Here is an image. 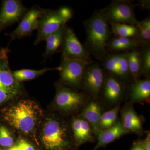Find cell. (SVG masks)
Segmentation results:
<instances>
[{
    "instance_id": "33",
    "label": "cell",
    "mask_w": 150,
    "mask_h": 150,
    "mask_svg": "<svg viewBox=\"0 0 150 150\" xmlns=\"http://www.w3.org/2000/svg\"><path fill=\"white\" fill-rule=\"evenodd\" d=\"M144 141L145 150H150V134L148 132L146 137Z\"/></svg>"
},
{
    "instance_id": "22",
    "label": "cell",
    "mask_w": 150,
    "mask_h": 150,
    "mask_svg": "<svg viewBox=\"0 0 150 150\" xmlns=\"http://www.w3.org/2000/svg\"><path fill=\"white\" fill-rule=\"evenodd\" d=\"M109 24L111 26L112 33H114L115 36L137 39L138 35L137 26L120 23H109Z\"/></svg>"
},
{
    "instance_id": "25",
    "label": "cell",
    "mask_w": 150,
    "mask_h": 150,
    "mask_svg": "<svg viewBox=\"0 0 150 150\" xmlns=\"http://www.w3.org/2000/svg\"><path fill=\"white\" fill-rule=\"evenodd\" d=\"M138 30V35L137 39L143 45L150 43V18L149 17L138 21L136 25Z\"/></svg>"
},
{
    "instance_id": "19",
    "label": "cell",
    "mask_w": 150,
    "mask_h": 150,
    "mask_svg": "<svg viewBox=\"0 0 150 150\" xmlns=\"http://www.w3.org/2000/svg\"><path fill=\"white\" fill-rule=\"evenodd\" d=\"M66 25L62 26L56 32L48 35L45 38L44 40L46 42V51L43 55L44 57H48L61 51Z\"/></svg>"
},
{
    "instance_id": "8",
    "label": "cell",
    "mask_w": 150,
    "mask_h": 150,
    "mask_svg": "<svg viewBox=\"0 0 150 150\" xmlns=\"http://www.w3.org/2000/svg\"><path fill=\"white\" fill-rule=\"evenodd\" d=\"M61 51L62 58L91 61L90 54L80 42L73 30L67 25Z\"/></svg>"
},
{
    "instance_id": "32",
    "label": "cell",
    "mask_w": 150,
    "mask_h": 150,
    "mask_svg": "<svg viewBox=\"0 0 150 150\" xmlns=\"http://www.w3.org/2000/svg\"><path fill=\"white\" fill-rule=\"evenodd\" d=\"M130 150H145L144 140H138L134 142Z\"/></svg>"
},
{
    "instance_id": "6",
    "label": "cell",
    "mask_w": 150,
    "mask_h": 150,
    "mask_svg": "<svg viewBox=\"0 0 150 150\" xmlns=\"http://www.w3.org/2000/svg\"><path fill=\"white\" fill-rule=\"evenodd\" d=\"M135 5L129 1H112L105 8L99 11L109 23H120L136 26L138 21L134 13Z\"/></svg>"
},
{
    "instance_id": "2",
    "label": "cell",
    "mask_w": 150,
    "mask_h": 150,
    "mask_svg": "<svg viewBox=\"0 0 150 150\" xmlns=\"http://www.w3.org/2000/svg\"><path fill=\"white\" fill-rule=\"evenodd\" d=\"M86 31L84 47L90 55L102 61L107 54V44L111 38V28L99 11H95L84 23Z\"/></svg>"
},
{
    "instance_id": "28",
    "label": "cell",
    "mask_w": 150,
    "mask_h": 150,
    "mask_svg": "<svg viewBox=\"0 0 150 150\" xmlns=\"http://www.w3.org/2000/svg\"><path fill=\"white\" fill-rule=\"evenodd\" d=\"M119 62V78L122 79H127L131 76L129 71L126 53H120Z\"/></svg>"
},
{
    "instance_id": "35",
    "label": "cell",
    "mask_w": 150,
    "mask_h": 150,
    "mask_svg": "<svg viewBox=\"0 0 150 150\" xmlns=\"http://www.w3.org/2000/svg\"><path fill=\"white\" fill-rule=\"evenodd\" d=\"M1 49H0V51H1Z\"/></svg>"
},
{
    "instance_id": "7",
    "label": "cell",
    "mask_w": 150,
    "mask_h": 150,
    "mask_svg": "<svg viewBox=\"0 0 150 150\" xmlns=\"http://www.w3.org/2000/svg\"><path fill=\"white\" fill-rule=\"evenodd\" d=\"M90 62L62 58L59 67L62 83L72 88H79L86 67Z\"/></svg>"
},
{
    "instance_id": "17",
    "label": "cell",
    "mask_w": 150,
    "mask_h": 150,
    "mask_svg": "<svg viewBox=\"0 0 150 150\" xmlns=\"http://www.w3.org/2000/svg\"><path fill=\"white\" fill-rule=\"evenodd\" d=\"M136 38L115 36L111 38L107 44V51L113 52L129 51L136 48H139L143 46Z\"/></svg>"
},
{
    "instance_id": "3",
    "label": "cell",
    "mask_w": 150,
    "mask_h": 150,
    "mask_svg": "<svg viewBox=\"0 0 150 150\" xmlns=\"http://www.w3.org/2000/svg\"><path fill=\"white\" fill-rule=\"evenodd\" d=\"M69 136L64 123L54 117L46 118L40 133V139L48 150H64L70 145Z\"/></svg>"
},
{
    "instance_id": "4",
    "label": "cell",
    "mask_w": 150,
    "mask_h": 150,
    "mask_svg": "<svg viewBox=\"0 0 150 150\" xmlns=\"http://www.w3.org/2000/svg\"><path fill=\"white\" fill-rule=\"evenodd\" d=\"M8 48L0 51V106L21 95L23 86L16 80L11 69L8 60Z\"/></svg>"
},
{
    "instance_id": "34",
    "label": "cell",
    "mask_w": 150,
    "mask_h": 150,
    "mask_svg": "<svg viewBox=\"0 0 150 150\" xmlns=\"http://www.w3.org/2000/svg\"><path fill=\"white\" fill-rule=\"evenodd\" d=\"M17 150L15 146L12 147L10 148L8 150Z\"/></svg>"
},
{
    "instance_id": "15",
    "label": "cell",
    "mask_w": 150,
    "mask_h": 150,
    "mask_svg": "<svg viewBox=\"0 0 150 150\" xmlns=\"http://www.w3.org/2000/svg\"><path fill=\"white\" fill-rule=\"evenodd\" d=\"M101 115V107L95 101H92L88 104L81 113L82 119L86 121L92 127L94 133L97 137L100 131L99 123Z\"/></svg>"
},
{
    "instance_id": "21",
    "label": "cell",
    "mask_w": 150,
    "mask_h": 150,
    "mask_svg": "<svg viewBox=\"0 0 150 150\" xmlns=\"http://www.w3.org/2000/svg\"><path fill=\"white\" fill-rule=\"evenodd\" d=\"M138 48L126 53L130 74L134 81L138 80L141 70L140 51Z\"/></svg>"
},
{
    "instance_id": "24",
    "label": "cell",
    "mask_w": 150,
    "mask_h": 150,
    "mask_svg": "<svg viewBox=\"0 0 150 150\" xmlns=\"http://www.w3.org/2000/svg\"><path fill=\"white\" fill-rule=\"evenodd\" d=\"M140 48V75H144L149 77L150 73V43L143 45Z\"/></svg>"
},
{
    "instance_id": "30",
    "label": "cell",
    "mask_w": 150,
    "mask_h": 150,
    "mask_svg": "<svg viewBox=\"0 0 150 150\" xmlns=\"http://www.w3.org/2000/svg\"><path fill=\"white\" fill-rule=\"evenodd\" d=\"M72 128L76 144L78 146L81 145V118H74L73 120L72 123Z\"/></svg>"
},
{
    "instance_id": "11",
    "label": "cell",
    "mask_w": 150,
    "mask_h": 150,
    "mask_svg": "<svg viewBox=\"0 0 150 150\" xmlns=\"http://www.w3.org/2000/svg\"><path fill=\"white\" fill-rule=\"evenodd\" d=\"M104 79L103 69L97 63L91 61L84 70L81 86L89 94L96 98L100 93Z\"/></svg>"
},
{
    "instance_id": "9",
    "label": "cell",
    "mask_w": 150,
    "mask_h": 150,
    "mask_svg": "<svg viewBox=\"0 0 150 150\" xmlns=\"http://www.w3.org/2000/svg\"><path fill=\"white\" fill-rule=\"evenodd\" d=\"M54 102L59 110L66 112H72L78 110L83 105L85 97L80 93L59 85L57 88Z\"/></svg>"
},
{
    "instance_id": "29",
    "label": "cell",
    "mask_w": 150,
    "mask_h": 150,
    "mask_svg": "<svg viewBox=\"0 0 150 150\" xmlns=\"http://www.w3.org/2000/svg\"><path fill=\"white\" fill-rule=\"evenodd\" d=\"M81 126L82 144L86 142H92L93 138L90 124L85 120L81 118Z\"/></svg>"
},
{
    "instance_id": "18",
    "label": "cell",
    "mask_w": 150,
    "mask_h": 150,
    "mask_svg": "<svg viewBox=\"0 0 150 150\" xmlns=\"http://www.w3.org/2000/svg\"><path fill=\"white\" fill-rule=\"evenodd\" d=\"M130 87V96L133 102H139L150 98V80L147 77L144 80H137Z\"/></svg>"
},
{
    "instance_id": "1",
    "label": "cell",
    "mask_w": 150,
    "mask_h": 150,
    "mask_svg": "<svg viewBox=\"0 0 150 150\" xmlns=\"http://www.w3.org/2000/svg\"><path fill=\"white\" fill-rule=\"evenodd\" d=\"M1 115L14 129L38 142V130L44 115L37 103L30 99L21 100L4 108Z\"/></svg>"
},
{
    "instance_id": "5",
    "label": "cell",
    "mask_w": 150,
    "mask_h": 150,
    "mask_svg": "<svg viewBox=\"0 0 150 150\" xmlns=\"http://www.w3.org/2000/svg\"><path fill=\"white\" fill-rule=\"evenodd\" d=\"M72 15L71 9L66 7L57 10L45 9L39 21L34 45H38L45 40L48 35L66 25L67 22L71 18Z\"/></svg>"
},
{
    "instance_id": "27",
    "label": "cell",
    "mask_w": 150,
    "mask_h": 150,
    "mask_svg": "<svg viewBox=\"0 0 150 150\" xmlns=\"http://www.w3.org/2000/svg\"><path fill=\"white\" fill-rule=\"evenodd\" d=\"M14 138L10 131L4 126H0V146L5 148L12 147Z\"/></svg>"
},
{
    "instance_id": "23",
    "label": "cell",
    "mask_w": 150,
    "mask_h": 150,
    "mask_svg": "<svg viewBox=\"0 0 150 150\" xmlns=\"http://www.w3.org/2000/svg\"><path fill=\"white\" fill-rule=\"evenodd\" d=\"M119 109V106H117L102 114L99 123V128L100 131L109 129L115 125Z\"/></svg>"
},
{
    "instance_id": "14",
    "label": "cell",
    "mask_w": 150,
    "mask_h": 150,
    "mask_svg": "<svg viewBox=\"0 0 150 150\" xmlns=\"http://www.w3.org/2000/svg\"><path fill=\"white\" fill-rule=\"evenodd\" d=\"M128 131L124 128L120 121L106 130L100 131L97 136L98 142L93 150H97L128 134Z\"/></svg>"
},
{
    "instance_id": "31",
    "label": "cell",
    "mask_w": 150,
    "mask_h": 150,
    "mask_svg": "<svg viewBox=\"0 0 150 150\" xmlns=\"http://www.w3.org/2000/svg\"><path fill=\"white\" fill-rule=\"evenodd\" d=\"M15 146L17 150H35L32 145L23 139H20L17 144Z\"/></svg>"
},
{
    "instance_id": "12",
    "label": "cell",
    "mask_w": 150,
    "mask_h": 150,
    "mask_svg": "<svg viewBox=\"0 0 150 150\" xmlns=\"http://www.w3.org/2000/svg\"><path fill=\"white\" fill-rule=\"evenodd\" d=\"M45 11L37 6H33L28 9L21 21L18 27L9 35L12 40L21 39L23 38L30 36L34 30H37L40 17Z\"/></svg>"
},
{
    "instance_id": "26",
    "label": "cell",
    "mask_w": 150,
    "mask_h": 150,
    "mask_svg": "<svg viewBox=\"0 0 150 150\" xmlns=\"http://www.w3.org/2000/svg\"><path fill=\"white\" fill-rule=\"evenodd\" d=\"M103 61V66L107 72L119 79V62H114L111 54H108Z\"/></svg>"
},
{
    "instance_id": "20",
    "label": "cell",
    "mask_w": 150,
    "mask_h": 150,
    "mask_svg": "<svg viewBox=\"0 0 150 150\" xmlns=\"http://www.w3.org/2000/svg\"><path fill=\"white\" fill-rule=\"evenodd\" d=\"M55 70L60 71V67L54 69L45 68L43 69L39 70L22 69L12 71V72L14 77L16 80L21 83L22 82L32 80L36 79L48 71Z\"/></svg>"
},
{
    "instance_id": "13",
    "label": "cell",
    "mask_w": 150,
    "mask_h": 150,
    "mask_svg": "<svg viewBox=\"0 0 150 150\" xmlns=\"http://www.w3.org/2000/svg\"><path fill=\"white\" fill-rule=\"evenodd\" d=\"M124 88V85L118 78L110 75L104 78L101 91L107 100L115 102L122 97Z\"/></svg>"
},
{
    "instance_id": "16",
    "label": "cell",
    "mask_w": 150,
    "mask_h": 150,
    "mask_svg": "<svg viewBox=\"0 0 150 150\" xmlns=\"http://www.w3.org/2000/svg\"><path fill=\"white\" fill-rule=\"evenodd\" d=\"M122 117L121 123L128 132H134L138 134L143 133L142 120L132 107H126L123 109Z\"/></svg>"
},
{
    "instance_id": "10",
    "label": "cell",
    "mask_w": 150,
    "mask_h": 150,
    "mask_svg": "<svg viewBox=\"0 0 150 150\" xmlns=\"http://www.w3.org/2000/svg\"><path fill=\"white\" fill-rule=\"evenodd\" d=\"M29 9L18 0L2 1L0 9V32L21 20Z\"/></svg>"
}]
</instances>
